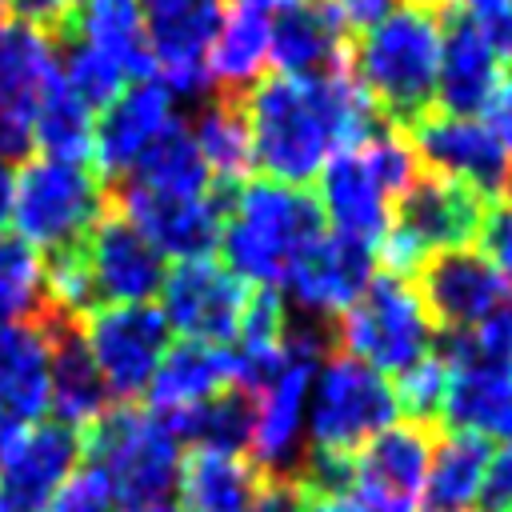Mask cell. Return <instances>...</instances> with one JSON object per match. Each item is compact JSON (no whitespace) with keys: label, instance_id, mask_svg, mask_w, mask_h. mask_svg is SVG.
Wrapping results in <instances>:
<instances>
[{"label":"cell","instance_id":"obj_1","mask_svg":"<svg viewBox=\"0 0 512 512\" xmlns=\"http://www.w3.org/2000/svg\"><path fill=\"white\" fill-rule=\"evenodd\" d=\"M244 120L252 140V164L280 184L304 188L324 172L336 152L364 144L376 132V104L348 72L320 76H260L244 96Z\"/></svg>","mask_w":512,"mask_h":512},{"label":"cell","instance_id":"obj_2","mask_svg":"<svg viewBox=\"0 0 512 512\" xmlns=\"http://www.w3.org/2000/svg\"><path fill=\"white\" fill-rule=\"evenodd\" d=\"M440 52L444 20L436 16V8L404 0L360 32L352 48V76L364 84L376 112H384L396 128H408L436 100Z\"/></svg>","mask_w":512,"mask_h":512},{"label":"cell","instance_id":"obj_3","mask_svg":"<svg viewBox=\"0 0 512 512\" xmlns=\"http://www.w3.org/2000/svg\"><path fill=\"white\" fill-rule=\"evenodd\" d=\"M324 236V212L312 192L280 180H244L220 228L228 268L248 284L276 288L308 244Z\"/></svg>","mask_w":512,"mask_h":512},{"label":"cell","instance_id":"obj_4","mask_svg":"<svg viewBox=\"0 0 512 512\" xmlns=\"http://www.w3.org/2000/svg\"><path fill=\"white\" fill-rule=\"evenodd\" d=\"M80 456L108 476L120 508L168 500L180 472V440L160 412L140 404H108L80 428Z\"/></svg>","mask_w":512,"mask_h":512},{"label":"cell","instance_id":"obj_5","mask_svg":"<svg viewBox=\"0 0 512 512\" xmlns=\"http://www.w3.org/2000/svg\"><path fill=\"white\" fill-rule=\"evenodd\" d=\"M108 184L92 164H68V160H28L16 176L12 196V220L28 248L64 252L84 244V236L96 228V220L108 208Z\"/></svg>","mask_w":512,"mask_h":512},{"label":"cell","instance_id":"obj_6","mask_svg":"<svg viewBox=\"0 0 512 512\" xmlns=\"http://www.w3.org/2000/svg\"><path fill=\"white\" fill-rule=\"evenodd\" d=\"M332 344L376 368V372H400L424 352H432V316L420 300V292L400 276H372L360 300L336 316Z\"/></svg>","mask_w":512,"mask_h":512},{"label":"cell","instance_id":"obj_7","mask_svg":"<svg viewBox=\"0 0 512 512\" xmlns=\"http://www.w3.org/2000/svg\"><path fill=\"white\" fill-rule=\"evenodd\" d=\"M388 424H396V400L384 372L344 352H332L312 392V416H308L312 448L356 456V448Z\"/></svg>","mask_w":512,"mask_h":512},{"label":"cell","instance_id":"obj_8","mask_svg":"<svg viewBox=\"0 0 512 512\" xmlns=\"http://www.w3.org/2000/svg\"><path fill=\"white\" fill-rule=\"evenodd\" d=\"M168 320L152 304H100L80 316L84 348L96 372L108 384V396L132 404L148 392L164 352H168Z\"/></svg>","mask_w":512,"mask_h":512},{"label":"cell","instance_id":"obj_9","mask_svg":"<svg viewBox=\"0 0 512 512\" xmlns=\"http://www.w3.org/2000/svg\"><path fill=\"white\" fill-rule=\"evenodd\" d=\"M248 284L220 260H180L164 272L160 284V312L168 328H176L192 344L224 348L236 340L244 308H248Z\"/></svg>","mask_w":512,"mask_h":512},{"label":"cell","instance_id":"obj_10","mask_svg":"<svg viewBox=\"0 0 512 512\" xmlns=\"http://www.w3.org/2000/svg\"><path fill=\"white\" fill-rule=\"evenodd\" d=\"M232 192L212 188L208 196H172V192H152V188H140V184H124L112 204L160 256L180 264V260L212 256L220 248L224 208H228Z\"/></svg>","mask_w":512,"mask_h":512},{"label":"cell","instance_id":"obj_11","mask_svg":"<svg viewBox=\"0 0 512 512\" xmlns=\"http://www.w3.org/2000/svg\"><path fill=\"white\" fill-rule=\"evenodd\" d=\"M432 460V424H388L352 456V492L364 512H416Z\"/></svg>","mask_w":512,"mask_h":512},{"label":"cell","instance_id":"obj_12","mask_svg":"<svg viewBox=\"0 0 512 512\" xmlns=\"http://www.w3.org/2000/svg\"><path fill=\"white\" fill-rule=\"evenodd\" d=\"M420 300L432 324L448 332H468L496 312L512 308V280L480 248L432 252L420 268Z\"/></svg>","mask_w":512,"mask_h":512},{"label":"cell","instance_id":"obj_13","mask_svg":"<svg viewBox=\"0 0 512 512\" xmlns=\"http://www.w3.org/2000/svg\"><path fill=\"white\" fill-rule=\"evenodd\" d=\"M404 136H408L416 160L432 168V176L460 180V184L476 188L480 196L504 188L512 156L500 148V140L476 116L424 112L420 120H412L404 128Z\"/></svg>","mask_w":512,"mask_h":512},{"label":"cell","instance_id":"obj_14","mask_svg":"<svg viewBox=\"0 0 512 512\" xmlns=\"http://www.w3.org/2000/svg\"><path fill=\"white\" fill-rule=\"evenodd\" d=\"M152 72L164 88L200 92L208 84V48L220 28V0H140Z\"/></svg>","mask_w":512,"mask_h":512},{"label":"cell","instance_id":"obj_15","mask_svg":"<svg viewBox=\"0 0 512 512\" xmlns=\"http://www.w3.org/2000/svg\"><path fill=\"white\" fill-rule=\"evenodd\" d=\"M448 392L440 420L452 432L504 436L512 440V360L472 352L456 332L444 340Z\"/></svg>","mask_w":512,"mask_h":512},{"label":"cell","instance_id":"obj_16","mask_svg":"<svg viewBox=\"0 0 512 512\" xmlns=\"http://www.w3.org/2000/svg\"><path fill=\"white\" fill-rule=\"evenodd\" d=\"M88 280L96 308L100 304H148L160 296L164 284V256L116 212V204L104 208L96 228L84 240Z\"/></svg>","mask_w":512,"mask_h":512},{"label":"cell","instance_id":"obj_17","mask_svg":"<svg viewBox=\"0 0 512 512\" xmlns=\"http://www.w3.org/2000/svg\"><path fill=\"white\" fill-rule=\"evenodd\" d=\"M484 196L448 176H416V184L396 200L392 228H400L424 256L468 248L484 224Z\"/></svg>","mask_w":512,"mask_h":512},{"label":"cell","instance_id":"obj_18","mask_svg":"<svg viewBox=\"0 0 512 512\" xmlns=\"http://www.w3.org/2000/svg\"><path fill=\"white\" fill-rule=\"evenodd\" d=\"M80 460V432L48 420L24 428L0 456V512H40Z\"/></svg>","mask_w":512,"mask_h":512},{"label":"cell","instance_id":"obj_19","mask_svg":"<svg viewBox=\"0 0 512 512\" xmlns=\"http://www.w3.org/2000/svg\"><path fill=\"white\" fill-rule=\"evenodd\" d=\"M372 264H376V252L368 244H356V240H344L336 232H324L316 244H308L300 252V260L288 268L284 284H288V292H292L300 312L336 320L368 288Z\"/></svg>","mask_w":512,"mask_h":512},{"label":"cell","instance_id":"obj_20","mask_svg":"<svg viewBox=\"0 0 512 512\" xmlns=\"http://www.w3.org/2000/svg\"><path fill=\"white\" fill-rule=\"evenodd\" d=\"M348 24L332 0H280L272 12L268 60L288 76H320L348 68Z\"/></svg>","mask_w":512,"mask_h":512},{"label":"cell","instance_id":"obj_21","mask_svg":"<svg viewBox=\"0 0 512 512\" xmlns=\"http://www.w3.org/2000/svg\"><path fill=\"white\" fill-rule=\"evenodd\" d=\"M168 120V88L152 76L132 80L108 108H100V120L92 124V168L100 172V180L108 184L128 172Z\"/></svg>","mask_w":512,"mask_h":512},{"label":"cell","instance_id":"obj_22","mask_svg":"<svg viewBox=\"0 0 512 512\" xmlns=\"http://www.w3.org/2000/svg\"><path fill=\"white\" fill-rule=\"evenodd\" d=\"M320 180V192H316V204L324 212V220L336 228V236L344 240H356V244H368L376 252V244L384 240V232L392 228V208L396 200L380 188V180L364 168L360 152L348 148V152H336L324 172L316 176Z\"/></svg>","mask_w":512,"mask_h":512},{"label":"cell","instance_id":"obj_23","mask_svg":"<svg viewBox=\"0 0 512 512\" xmlns=\"http://www.w3.org/2000/svg\"><path fill=\"white\" fill-rule=\"evenodd\" d=\"M280 0H232L228 12L220 16L216 40L208 48V80L228 92L244 96L268 60V40H272V12Z\"/></svg>","mask_w":512,"mask_h":512},{"label":"cell","instance_id":"obj_24","mask_svg":"<svg viewBox=\"0 0 512 512\" xmlns=\"http://www.w3.org/2000/svg\"><path fill=\"white\" fill-rule=\"evenodd\" d=\"M504 80L496 52L488 40L472 28V20L460 12L444 28V52H440V76H436V104L452 116H480L496 84Z\"/></svg>","mask_w":512,"mask_h":512},{"label":"cell","instance_id":"obj_25","mask_svg":"<svg viewBox=\"0 0 512 512\" xmlns=\"http://www.w3.org/2000/svg\"><path fill=\"white\" fill-rule=\"evenodd\" d=\"M260 480H264V468L252 456L188 448L176 472L180 508L184 512H252Z\"/></svg>","mask_w":512,"mask_h":512},{"label":"cell","instance_id":"obj_26","mask_svg":"<svg viewBox=\"0 0 512 512\" xmlns=\"http://www.w3.org/2000/svg\"><path fill=\"white\" fill-rule=\"evenodd\" d=\"M64 40H84L100 48L128 80L152 76V52L144 36L140 0H72Z\"/></svg>","mask_w":512,"mask_h":512},{"label":"cell","instance_id":"obj_27","mask_svg":"<svg viewBox=\"0 0 512 512\" xmlns=\"http://www.w3.org/2000/svg\"><path fill=\"white\" fill-rule=\"evenodd\" d=\"M160 420L172 428V436L188 448H216V452H236L252 456V436H256V396L244 388H224L212 400H200L192 408L160 412Z\"/></svg>","mask_w":512,"mask_h":512},{"label":"cell","instance_id":"obj_28","mask_svg":"<svg viewBox=\"0 0 512 512\" xmlns=\"http://www.w3.org/2000/svg\"><path fill=\"white\" fill-rule=\"evenodd\" d=\"M224 388H232L228 348L180 340V344H168V352L148 384V400H152V412H176V408L212 400Z\"/></svg>","mask_w":512,"mask_h":512},{"label":"cell","instance_id":"obj_29","mask_svg":"<svg viewBox=\"0 0 512 512\" xmlns=\"http://www.w3.org/2000/svg\"><path fill=\"white\" fill-rule=\"evenodd\" d=\"M492 440L476 432H448L440 444H432L428 460V480H424V500L432 512H468L480 500L488 460H492Z\"/></svg>","mask_w":512,"mask_h":512},{"label":"cell","instance_id":"obj_30","mask_svg":"<svg viewBox=\"0 0 512 512\" xmlns=\"http://www.w3.org/2000/svg\"><path fill=\"white\" fill-rule=\"evenodd\" d=\"M0 404L20 424L48 408V344L36 324H0Z\"/></svg>","mask_w":512,"mask_h":512},{"label":"cell","instance_id":"obj_31","mask_svg":"<svg viewBox=\"0 0 512 512\" xmlns=\"http://www.w3.org/2000/svg\"><path fill=\"white\" fill-rule=\"evenodd\" d=\"M196 148L208 164V176H212V188L220 192H232L248 180V172L256 168L252 164V140H248V120H244V104L240 96H228V92H216V100L200 112L196 120Z\"/></svg>","mask_w":512,"mask_h":512},{"label":"cell","instance_id":"obj_32","mask_svg":"<svg viewBox=\"0 0 512 512\" xmlns=\"http://www.w3.org/2000/svg\"><path fill=\"white\" fill-rule=\"evenodd\" d=\"M132 172H136L132 184L152 188V192H172V196H208L212 192V176L196 148V136L180 120L164 124V132L140 152Z\"/></svg>","mask_w":512,"mask_h":512},{"label":"cell","instance_id":"obj_33","mask_svg":"<svg viewBox=\"0 0 512 512\" xmlns=\"http://www.w3.org/2000/svg\"><path fill=\"white\" fill-rule=\"evenodd\" d=\"M32 140L44 148L48 160H68V164H92V108H84L64 76H56L32 116Z\"/></svg>","mask_w":512,"mask_h":512},{"label":"cell","instance_id":"obj_34","mask_svg":"<svg viewBox=\"0 0 512 512\" xmlns=\"http://www.w3.org/2000/svg\"><path fill=\"white\" fill-rule=\"evenodd\" d=\"M44 308V268L20 236H0V324H28Z\"/></svg>","mask_w":512,"mask_h":512},{"label":"cell","instance_id":"obj_35","mask_svg":"<svg viewBox=\"0 0 512 512\" xmlns=\"http://www.w3.org/2000/svg\"><path fill=\"white\" fill-rule=\"evenodd\" d=\"M64 84L72 88V96L84 104V108H108L124 88H128V76L92 44L84 40H68V60L60 68Z\"/></svg>","mask_w":512,"mask_h":512},{"label":"cell","instance_id":"obj_36","mask_svg":"<svg viewBox=\"0 0 512 512\" xmlns=\"http://www.w3.org/2000/svg\"><path fill=\"white\" fill-rule=\"evenodd\" d=\"M444 392H448V364H444L440 352H424L420 360H412L408 368H400L396 380H392L396 412H404L416 424L440 420Z\"/></svg>","mask_w":512,"mask_h":512},{"label":"cell","instance_id":"obj_37","mask_svg":"<svg viewBox=\"0 0 512 512\" xmlns=\"http://www.w3.org/2000/svg\"><path fill=\"white\" fill-rule=\"evenodd\" d=\"M356 152H360L364 168L380 180V188L392 200H400L416 184V176H420V160H416L404 128H376L364 144H356Z\"/></svg>","mask_w":512,"mask_h":512},{"label":"cell","instance_id":"obj_38","mask_svg":"<svg viewBox=\"0 0 512 512\" xmlns=\"http://www.w3.org/2000/svg\"><path fill=\"white\" fill-rule=\"evenodd\" d=\"M112 504L116 496H112L108 476L92 464H80L68 472V480L52 492V500L40 512H112Z\"/></svg>","mask_w":512,"mask_h":512},{"label":"cell","instance_id":"obj_39","mask_svg":"<svg viewBox=\"0 0 512 512\" xmlns=\"http://www.w3.org/2000/svg\"><path fill=\"white\" fill-rule=\"evenodd\" d=\"M464 16L488 40L500 64H512V0H464Z\"/></svg>","mask_w":512,"mask_h":512},{"label":"cell","instance_id":"obj_40","mask_svg":"<svg viewBox=\"0 0 512 512\" xmlns=\"http://www.w3.org/2000/svg\"><path fill=\"white\" fill-rule=\"evenodd\" d=\"M0 12L12 16V24H28L48 36H64L72 0H0Z\"/></svg>","mask_w":512,"mask_h":512},{"label":"cell","instance_id":"obj_41","mask_svg":"<svg viewBox=\"0 0 512 512\" xmlns=\"http://www.w3.org/2000/svg\"><path fill=\"white\" fill-rule=\"evenodd\" d=\"M480 252L512 280V208H488L484 212V224H480Z\"/></svg>","mask_w":512,"mask_h":512},{"label":"cell","instance_id":"obj_42","mask_svg":"<svg viewBox=\"0 0 512 512\" xmlns=\"http://www.w3.org/2000/svg\"><path fill=\"white\" fill-rule=\"evenodd\" d=\"M480 508L484 512H512V440L500 452H492V460H488Z\"/></svg>","mask_w":512,"mask_h":512},{"label":"cell","instance_id":"obj_43","mask_svg":"<svg viewBox=\"0 0 512 512\" xmlns=\"http://www.w3.org/2000/svg\"><path fill=\"white\" fill-rule=\"evenodd\" d=\"M308 488L296 476H268L260 480V492L252 500V512H304Z\"/></svg>","mask_w":512,"mask_h":512},{"label":"cell","instance_id":"obj_44","mask_svg":"<svg viewBox=\"0 0 512 512\" xmlns=\"http://www.w3.org/2000/svg\"><path fill=\"white\" fill-rule=\"evenodd\" d=\"M496 140H500V148L512 156V76H504L500 84H496V92L488 96V104L480 108V116H476Z\"/></svg>","mask_w":512,"mask_h":512},{"label":"cell","instance_id":"obj_45","mask_svg":"<svg viewBox=\"0 0 512 512\" xmlns=\"http://www.w3.org/2000/svg\"><path fill=\"white\" fill-rule=\"evenodd\" d=\"M332 4H336V12L344 16L348 28H368L372 20H380L384 12L400 8L404 0H332Z\"/></svg>","mask_w":512,"mask_h":512},{"label":"cell","instance_id":"obj_46","mask_svg":"<svg viewBox=\"0 0 512 512\" xmlns=\"http://www.w3.org/2000/svg\"><path fill=\"white\" fill-rule=\"evenodd\" d=\"M304 512H364V508L348 492H336V496L332 492H308L304 496Z\"/></svg>","mask_w":512,"mask_h":512},{"label":"cell","instance_id":"obj_47","mask_svg":"<svg viewBox=\"0 0 512 512\" xmlns=\"http://www.w3.org/2000/svg\"><path fill=\"white\" fill-rule=\"evenodd\" d=\"M12 196H16V176H12V168L0 160V232H4V224L12 220Z\"/></svg>","mask_w":512,"mask_h":512},{"label":"cell","instance_id":"obj_48","mask_svg":"<svg viewBox=\"0 0 512 512\" xmlns=\"http://www.w3.org/2000/svg\"><path fill=\"white\" fill-rule=\"evenodd\" d=\"M20 432H24V424H20V420H16V416H12V412L0 404V456L12 448V440H16Z\"/></svg>","mask_w":512,"mask_h":512},{"label":"cell","instance_id":"obj_49","mask_svg":"<svg viewBox=\"0 0 512 512\" xmlns=\"http://www.w3.org/2000/svg\"><path fill=\"white\" fill-rule=\"evenodd\" d=\"M120 512H184V508H180V504L160 500V504H132V508H120Z\"/></svg>","mask_w":512,"mask_h":512},{"label":"cell","instance_id":"obj_50","mask_svg":"<svg viewBox=\"0 0 512 512\" xmlns=\"http://www.w3.org/2000/svg\"><path fill=\"white\" fill-rule=\"evenodd\" d=\"M500 192H504V208H512V168H508V176H504V188H500Z\"/></svg>","mask_w":512,"mask_h":512},{"label":"cell","instance_id":"obj_51","mask_svg":"<svg viewBox=\"0 0 512 512\" xmlns=\"http://www.w3.org/2000/svg\"><path fill=\"white\" fill-rule=\"evenodd\" d=\"M428 8H452V4H464V0H424Z\"/></svg>","mask_w":512,"mask_h":512}]
</instances>
